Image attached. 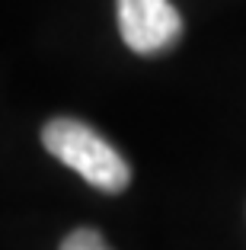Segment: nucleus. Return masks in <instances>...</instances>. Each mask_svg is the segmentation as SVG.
<instances>
[{
    "mask_svg": "<svg viewBox=\"0 0 246 250\" xmlns=\"http://www.w3.org/2000/svg\"><path fill=\"white\" fill-rule=\"evenodd\" d=\"M42 145L51 157L80 173L102 192H125L131 183V167L118 147H112L93 125L80 119H51L42 125Z\"/></svg>",
    "mask_w": 246,
    "mask_h": 250,
    "instance_id": "1",
    "label": "nucleus"
},
{
    "mask_svg": "<svg viewBox=\"0 0 246 250\" xmlns=\"http://www.w3.org/2000/svg\"><path fill=\"white\" fill-rule=\"evenodd\" d=\"M118 32L134 55H167L182 39V16L170 0H115Z\"/></svg>",
    "mask_w": 246,
    "mask_h": 250,
    "instance_id": "2",
    "label": "nucleus"
},
{
    "mask_svg": "<svg viewBox=\"0 0 246 250\" xmlns=\"http://www.w3.org/2000/svg\"><path fill=\"white\" fill-rule=\"evenodd\" d=\"M61 250H112L106 244V237L93 228H77L61 241Z\"/></svg>",
    "mask_w": 246,
    "mask_h": 250,
    "instance_id": "3",
    "label": "nucleus"
}]
</instances>
